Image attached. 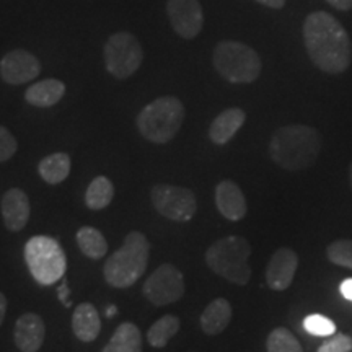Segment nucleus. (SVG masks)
Masks as SVG:
<instances>
[{
    "label": "nucleus",
    "instance_id": "ddd939ff",
    "mask_svg": "<svg viewBox=\"0 0 352 352\" xmlns=\"http://www.w3.org/2000/svg\"><path fill=\"white\" fill-rule=\"evenodd\" d=\"M298 267V258L294 250L279 248L272 254L266 267V283L272 290L290 287Z\"/></svg>",
    "mask_w": 352,
    "mask_h": 352
},
{
    "label": "nucleus",
    "instance_id": "a878e982",
    "mask_svg": "<svg viewBox=\"0 0 352 352\" xmlns=\"http://www.w3.org/2000/svg\"><path fill=\"white\" fill-rule=\"evenodd\" d=\"M267 352H303L300 342L289 329L276 328L267 336Z\"/></svg>",
    "mask_w": 352,
    "mask_h": 352
},
{
    "label": "nucleus",
    "instance_id": "c85d7f7f",
    "mask_svg": "<svg viewBox=\"0 0 352 352\" xmlns=\"http://www.w3.org/2000/svg\"><path fill=\"white\" fill-rule=\"evenodd\" d=\"M19 151V142L7 127L0 126V164L10 160Z\"/></svg>",
    "mask_w": 352,
    "mask_h": 352
},
{
    "label": "nucleus",
    "instance_id": "423d86ee",
    "mask_svg": "<svg viewBox=\"0 0 352 352\" xmlns=\"http://www.w3.org/2000/svg\"><path fill=\"white\" fill-rule=\"evenodd\" d=\"M214 67L230 83H252L261 74V59L253 47L239 41H220L214 50Z\"/></svg>",
    "mask_w": 352,
    "mask_h": 352
},
{
    "label": "nucleus",
    "instance_id": "f8f14e48",
    "mask_svg": "<svg viewBox=\"0 0 352 352\" xmlns=\"http://www.w3.org/2000/svg\"><path fill=\"white\" fill-rule=\"evenodd\" d=\"M39 74L41 64L38 57L25 50H13L0 60V77L8 85H23L34 80Z\"/></svg>",
    "mask_w": 352,
    "mask_h": 352
},
{
    "label": "nucleus",
    "instance_id": "f704fd0d",
    "mask_svg": "<svg viewBox=\"0 0 352 352\" xmlns=\"http://www.w3.org/2000/svg\"><path fill=\"white\" fill-rule=\"evenodd\" d=\"M7 297L3 296L2 292H0V327H2L3 320H6V315H7Z\"/></svg>",
    "mask_w": 352,
    "mask_h": 352
},
{
    "label": "nucleus",
    "instance_id": "1a4fd4ad",
    "mask_svg": "<svg viewBox=\"0 0 352 352\" xmlns=\"http://www.w3.org/2000/svg\"><path fill=\"white\" fill-rule=\"evenodd\" d=\"M151 197L153 209L173 222H188L195 217L197 210L195 192L183 186L157 184L152 188Z\"/></svg>",
    "mask_w": 352,
    "mask_h": 352
},
{
    "label": "nucleus",
    "instance_id": "20e7f679",
    "mask_svg": "<svg viewBox=\"0 0 352 352\" xmlns=\"http://www.w3.org/2000/svg\"><path fill=\"white\" fill-rule=\"evenodd\" d=\"M184 116V104L176 96H160L139 113L135 124L148 142L166 144L182 129Z\"/></svg>",
    "mask_w": 352,
    "mask_h": 352
},
{
    "label": "nucleus",
    "instance_id": "aec40b11",
    "mask_svg": "<svg viewBox=\"0 0 352 352\" xmlns=\"http://www.w3.org/2000/svg\"><path fill=\"white\" fill-rule=\"evenodd\" d=\"M232 320V305L227 298H215L201 315V328L209 336L220 334Z\"/></svg>",
    "mask_w": 352,
    "mask_h": 352
},
{
    "label": "nucleus",
    "instance_id": "9b49d317",
    "mask_svg": "<svg viewBox=\"0 0 352 352\" xmlns=\"http://www.w3.org/2000/svg\"><path fill=\"white\" fill-rule=\"evenodd\" d=\"M166 13L175 33L183 39H192L204 26V12L199 0H168Z\"/></svg>",
    "mask_w": 352,
    "mask_h": 352
},
{
    "label": "nucleus",
    "instance_id": "f257e3e1",
    "mask_svg": "<svg viewBox=\"0 0 352 352\" xmlns=\"http://www.w3.org/2000/svg\"><path fill=\"white\" fill-rule=\"evenodd\" d=\"M303 43L311 63L328 74H341L349 67L352 44L346 28L331 13L314 12L303 23Z\"/></svg>",
    "mask_w": 352,
    "mask_h": 352
},
{
    "label": "nucleus",
    "instance_id": "4468645a",
    "mask_svg": "<svg viewBox=\"0 0 352 352\" xmlns=\"http://www.w3.org/2000/svg\"><path fill=\"white\" fill-rule=\"evenodd\" d=\"M0 209H2L3 223L10 232L23 230L30 220V214H32L30 197L20 188L8 189L6 195L2 196Z\"/></svg>",
    "mask_w": 352,
    "mask_h": 352
},
{
    "label": "nucleus",
    "instance_id": "7c9ffc66",
    "mask_svg": "<svg viewBox=\"0 0 352 352\" xmlns=\"http://www.w3.org/2000/svg\"><path fill=\"white\" fill-rule=\"evenodd\" d=\"M327 2L333 8H336V10H341V12H347L352 8V0H327Z\"/></svg>",
    "mask_w": 352,
    "mask_h": 352
},
{
    "label": "nucleus",
    "instance_id": "39448f33",
    "mask_svg": "<svg viewBox=\"0 0 352 352\" xmlns=\"http://www.w3.org/2000/svg\"><path fill=\"white\" fill-rule=\"evenodd\" d=\"M252 246L241 236H226L209 246L206 252V263L215 274L236 285H246L252 277V266L248 258Z\"/></svg>",
    "mask_w": 352,
    "mask_h": 352
},
{
    "label": "nucleus",
    "instance_id": "4be33fe9",
    "mask_svg": "<svg viewBox=\"0 0 352 352\" xmlns=\"http://www.w3.org/2000/svg\"><path fill=\"white\" fill-rule=\"evenodd\" d=\"M72 162L64 152L51 153L44 157L38 165V173L47 184H60L70 175Z\"/></svg>",
    "mask_w": 352,
    "mask_h": 352
},
{
    "label": "nucleus",
    "instance_id": "f3484780",
    "mask_svg": "<svg viewBox=\"0 0 352 352\" xmlns=\"http://www.w3.org/2000/svg\"><path fill=\"white\" fill-rule=\"evenodd\" d=\"M246 114L243 109L240 108H228L222 111L217 118L212 121L209 127V139L214 144L223 145L230 142L233 135L240 131V127L245 124Z\"/></svg>",
    "mask_w": 352,
    "mask_h": 352
},
{
    "label": "nucleus",
    "instance_id": "0eeeda50",
    "mask_svg": "<svg viewBox=\"0 0 352 352\" xmlns=\"http://www.w3.org/2000/svg\"><path fill=\"white\" fill-rule=\"evenodd\" d=\"M28 270L38 284L51 285L63 279L67 267L64 250L51 236H33L25 245Z\"/></svg>",
    "mask_w": 352,
    "mask_h": 352
},
{
    "label": "nucleus",
    "instance_id": "393cba45",
    "mask_svg": "<svg viewBox=\"0 0 352 352\" xmlns=\"http://www.w3.org/2000/svg\"><path fill=\"white\" fill-rule=\"evenodd\" d=\"M179 318L175 315H165L157 320L147 331V341L153 347H165L171 338L178 333Z\"/></svg>",
    "mask_w": 352,
    "mask_h": 352
},
{
    "label": "nucleus",
    "instance_id": "5701e85b",
    "mask_svg": "<svg viewBox=\"0 0 352 352\" xmlns=\"http://www.w3.org/2000/svg\"><path fill=\"white\" fill-rule=\"evenodd\" d=\"M77 245L80 252L91 259L103 258L108 252V241L104 239L103 233L98 228L90 226L78 228Z\"/></svg>",
    "mask_w": 352,
    "mask_h": 352
},
{
    "label": "nucleus",
    "instance_id": "72a5a7b5",
    "mask_svg": "<svg viewBox=\"0 0 352 352\" xmlns=\"http://www.w3.org/2000/svg\"><path fill=\"white\" fill-rule=\"evenodd\" d=\"M256 2L270 8H276V10H279V8H283L285 6V0H256Z\"/></svg>",
    "mask_w": 352,
    "mask_h": 352
},
{
    "label": "nucleus",
    "instance_id": "e433bc0d",
    "mask_svg": "<svg viewBox=\"0 0 352 352\" xmlns=\"http://www.w3.org/2000/svg\"><path fill=\"white\" fill-rule=\"evenodd\" d=\"M349 178H351V186H352V165H351V168H349Z\"/></svg>",
    "mask_w": 352,
    "mask_h": 352
},
{
    "label": "nucleus",
    "instance_id": "6ab92c4d",
    "mask_svg": "<svg viewBox=\"0 0 352 352\" xmlns=\"http://www.w3.org/2000/svg\"><path fill=\"white\" fill-rule=\"evenodd\" d=\"M65 95V85L57 78H46V80L33 83L25 91V100L30 104L38 108H51L59 103Z\"/></svg>",
    "mask_w": 352,
    "mask_h": 352
},
{
    "label": "nucleus",
    "instance_id": "473e14b6",
    "mask_svg": "<svg viewBox=\"0 0 352 352\" xmlns=\"http://www.w3.org/2000/svg\"><path fill=\"white\" fill-rule=\"evenodd\" d=\"M341 294L342 297L346 298V300H351L352 302V279H346L344 283L341 284Z\"/></svg>",
    "mask_w": 352,
    "mask_h": 352
},
{
    "label": "nucleus",
    "instance_id": "f03ea898",
    "mask_svg": "<svg viewBox=\"0 0 352 352\" xmlns=\"http://www.w3.org/2000/svg\"><path fill=\"white\" fill-rule=\"evenodd\" d=\"M321 151V138L314 127L292 124L277 129L270 144L272 162L284 170H305L316 162Z\"/></svg>",
    "mask_w": 352,
    "mask_h": 352
},
{
    "label": "nucleus",
    "instance_id": "412c9836",
    "mask_svg": "<svg viewBox=\"0 0 352 352\" xmlns=\"http://www.w3.org/2000/svg\"><path fill=\"white\" fill-rule=\"evenodd\" d=\"M101 352H142V336L134 323H121Z\"/></svg>",
    "mask_w": 352,
    "mask_h": 352
},
{
    "label": "nucleus",
    "instance_id": "b1692460",
    "mask_svg": "<svg viewBox=\"0 0 352 352\" xmlns=\"http://www.w3.org/2000/svg\"><path fill=\"white\" fill-rule=\"evenodd\" d=\"M114 197V186L107 176H96V178L88 184L85 192V204L91 210H103L111 204Z\"/></svg>",
    "mask_w": 352,
    "mask_h": 352
},
{
    "label": "nucleus",
    "instance_id": "2f4dec72",
    "mask_svg": "<svg viewBox=\"0 0 352 352\" xmlns=\"http://www.w3.org/2000/svg\"><path fill=\"white\" fill-rule=\"evenodd\" d=\"M57 296H59V298H60V302L64 303L65 307H70V300H69V285H67V283H63V285H60V289H59V294H57Z\"/></svg>",
    "mask_w": 352,
    "mask_h": 352
},
{
    "label": "nucleus",
    "instance_id": "c756f323",
    "mask_svg": "<svg viewBox=\"0 0 352 352\" xmlns=\"http://www.w3.org/2000/svg\"><path fill=\"white\" fill-rule=\"evenodd\" d=\"M352 340L349 336L341 333H334L331 340H328L324 344L320 346L318 352H351Z\"/></svg>",
    "mask_w": 352,
    "mask_h": 352
},
{
    "label": "nucleus",
    "instance_id": "2eb2a0df",
    "mask_svg": "<svg viewBox=\"0 0 352 352\" xmlns=\"http://www.w3.org/2000/svg\"><path fill=\"white\" fill-rule=\"evenodd\" d=\"M15 346L21 352H38L46 340V327L36 314H23L16 320L13 329Z\"/></svg>",
    "mask_w": 352,
    "mask_h": 352
},
{
    "label": "nucleus",
    "instance_id": "c9c22d12",
    "mask_svg": "<svg viewBox=\"0 0 352 352\" xmlns=\"http://www.w3.org/2000/svg\"><path fill=\"white\" fill-rule=\"evenodd\" d=\"M116 314H118V308L116 307H108L107 308V316H108V318H113V316L116 315Z\"/></svg>",
    "mask_w": 352,
    "mask_h": 352
},
{
    "label": "nucleus",
    "instance_id": "dca6fc26",
    "mask_svg": "<svg viewBox=\"0 0 352 352\" xmlns=\"http://www.w3.org/2000/svg\"><path fill=\"white\" fill-rule=\"evenodd\" d=\"M215 206L223 217L236 222L246 215V199L240 186L230 179H223L215 188Z\"/></svg>",
    "mask_w": 352,
    "mask_h": 352
},
{
    "label": "nucleus",
    "instance_id": "6e6552de",
    "mask_svg": "<svg viewBox=\"0 0 352 352\" xmlns=\"http://www.w3.org/2000/svg\"><path fill=\"white\" fill-rule=\"evenodd\" d=\"M104 65L114 78H129L138 72L144 60V51L139 39L127 32L114 33L108 38L103 50Z\"/></svg>",
    "mask_w": 352,
    "mask_h": 352
},
{
    "label": "nucleus",
    "instance_id": "9d476101",
    "mask_svg": "<svg viewBox=\"0 0 352 352\" xmlns=\"http://www.w3.org/2000/svg\"><path fill=\"white\" fill-rule=\"evenodd\" d=\"M184 290L186 287H184L183 272L170 263L158 266L152 276L147 277L142 287L145 298L155 307L178 302L184 296Z\"/></svg>",
    "mask_w": 352,
    "mask_h": 352
},
{
    "label": "nucleus",
    "instance_id": "cd10ccee",
    "mask_svg": "<svg viewBox=\"0 0 352 352\" xmlns=\"http://www.w3.org/2000/svg\"><path fill=\"white\" fill-rule=\"evenodd\" d=\"M329 261L352 270V240L333 241L327 250Z\"/></svg>",
    "mask_w": 352,
    "mask_h": 352
},
{
    "label": "nucleus",
    "instance_id": "a211bd4d",
    "mask_svg": "<svg viewBox=\"0 0 352 352\" xmlns=\"http://www.w3.org/2000/svg\"><path fill=\"white\" fill-rule=\"evenodd\" d=\"M72 329L77 340L82 342H91L98 338L101 329L100 314L94 303H80L72 315Z\"/></svg>",
    "mask_w": 352,
    "mask_h": 352
},
{
    "label": "nucleus",
    "instance_id": "7ed1b4c3",
    "mask_svg": "<svg viewBox=\"0 0 352 352\" xmlns=\"http://www.w3.org/2000/svg\"><path fill=\"white\" fill-rule=\"evenodd\" d=\"M151 258V241L142 232L127 233L121 248L104 263L103 274L109 285L126 289L134 285L144 276Z\"/></svg>",
    "mask_w": 352,
    "mask_h": 352
},
{
    "label": "nucleus",
    "instance_id": "bb28decb",
    "mask_svg": "<svg viewBox=\"0 0 352 352\" xmlns=\"http://www.w3.org/2000/svg\"><path fill=\"white\" fill-rule=\"evenodd\" d=\"M303 328H305L307 333L314 334V336L328 338L336 333V324L323 315H308L303 320Z\"/></svg>",
    "mask_w": 352,
    "mask_h": 352
}]
</instances>
